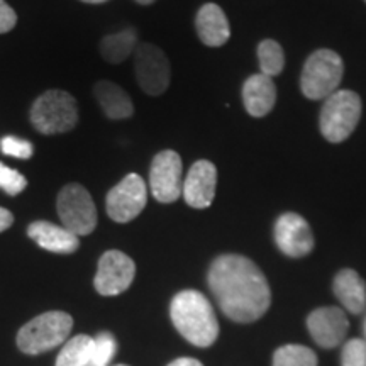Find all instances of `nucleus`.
I'll use <instances>...</instances> for the list:
<instances>
[{"instance_id": "obj_3", "label": "nucleus", "mask_w": 366, "mask_h": 366, "mask_svg": "<svg viewBox=\"0 0 366 366\" xmlns=\"http://www.w3.org/2000/svg\"><path fill=\"white\" fill-rule=\"evenodd\" d=\"M31 122L41 134L68 132L79 122V105L71 94L65 90H46L31 107Z\"/></svg>"}, {"instance_id": "obj_20", "label": "nucleus", "mask_w": 366, "mask_h": 366, "mask_svg": "<svg viewBox=\"0 0 366 366\" xmlns=\"http://www.w3.org/2000/svg\"><path fill=\"white\" fill-rule=\"evenodd\" d=\"M137 48V33L132 27L121 31V33L109 34L100 41V54L107 63L117 65L131 56Z\"/></svg>"}, {"instance_id": "obj_27", "label": "nucleus", "mask_w": 366, "mask_h": 366, "mask_svg": "<svg viewBox=\"0 0 366 366\" xmlns=\"http://www.w3.org/2000/svg\"><path fill=\"white\" fill-rule=\"evenodd\" d=\"M341 366H366V341H347L342 347Z\"/></svg>"}, {"instance_id": "obj_16", "label": "nucleus", "mask_w": 366, "mask_h": 366, "mask_svg": "<svg viewBox=\"0 0 366 366\" xmlns=\"http://www.w3.org/2000/svg\"><path fill=\"white\" fill-rule=\"evenodd\" d=\"M242 102L251 117H264L273 111L277 102V86L273 79L256 73L242 85Z\"/></svg>"}, {"instance_id": "obj_14", "label": "nucleus", "mask_w": 366, "mask_h": 366, "mask_svg": "<svg viewBox=\"0 0 366 366\" xmlns=\"http://www.w3.org/2000/svg\"><path fill=\"white\" fill-rule=\"evenodd\" d=\"M347 317L340 307H320L310 312L307 317V329L314 341L322 347H336L345 340Z\"/></svg>"}, {"instance_id": "obj_6", "label": "nucleus", "mask_w": 366, "mask_h": 366, "mask_svg": "<svg viewBox=\"0 0 366 366\" xmlns=\"http://www.w3.org/2000/svg\"><path fill=\"white\" fill-rule=\"evenodd\" d=\"M345 65L340 54L332 49H317L305 61L300 76L302 94L310 100H326L337 90Z\"/></svg>"}, {"instance_id": "obj_1", "label": "nucleus", "mask_w": 366, "mask_h": 366, "mask_svg": "<svg viewBox=\"0 0 366 366\" xmlns=\"http://www.w3.org/2000/svg\"><path fill=\"white\" fill-rule=\"evenodd\" d=\"M207 283L224 315L234 322H254L272 304L267 277L246 256H217L209 268Z\"/></svg>"}, {"instance_id": "obj_7", "label": "nucleus", "mask_w": 366, "mask_h": 366, "mask_svg": "<svg viewBox=\"0 0 366 366\" xmlns=\"http://www.w3.org/2000/svg\"><path fill=\"white\" fill-rule=\"evenodd\" d=\"M56 207L63 227L75 236H89L97 227V209L94 199L80 183L63 187L58 194Z\"/></svg>"}, {"instance_id": "obj_8", "label": "nucleus", "mask_w": 366, "mask_h": 366, "mask_svg": "<svg viewBox=\"0 0 366 366\" xmlns=\"http://www.w3.org/2000/svg\"><path fill=\"white\" fill-rule=\"evenodd\" d=\"M134 70L136 79L144 94L163 95L168 90L172 80L170 61L167 54L158 46L143 43L137 44L134 51Z\"/></svg>"}, {"instance_id": "obj_18", "label": "nucleus", "mask_w": 366, "mask_h": 366, "mask_svg": "<svg viewBox=\"0 0 366 366\" xmlns=\"http://www.w3.org/2000/svg\"><path fill=\"white\" fill-rule=\"evenodd\" d=\"M334 294L351 314H361L366 307V283L355 269L345 268L334 278Z\"/></svg>"}, {"instance_id": "obj_31", "label": "nucleus", "mask_w": 366, "mask_h": 366, "mask_svg": "<svg viewBox=\"0 0 366 366\" xmlns=\"http://www.w3.org/2000/svg\"><path fill=\"white\" fill-rule=\"evenodd\" d=\"M81 2H85V4H104V2H107V0H81Z\"/></svg>"}, {"instance_id": "obj_33", "label": "nucleus", "mask_w": 366, "mask_h": 366, "mask_svg": "<svg viewBox=\"0 0 366 366\" xmlns=\"http://www.w3.org/2000/svg\"><path fill=\"white\" fill-rule=\"evenodd\" d=\"M365 336H366V319H365Z\"/></svg>"}, {"instance_id": "obj_10", "label": "nucleus", "mask_w": 366, "mask_h": 366, "mask_svg": "<svg viewBox=\"0 0 366 366\" xmlns=\"http://www.w3.org/2000/svg\"><path fill=\"white\" fill-rule=\"evenodd\" d=\"M182 172V158L177 151H162L153 158L149 168V189L158 202L172 204L180 199L183 192Z\"/></svg>"}, {"instance_id": "obj_15", "label": "nucleus", "mask_w": 366, "mask_h": 366, "mask_svg": "<svg viewBox=\"0 0 366 366\" xmlns=\"http://www.w3.org/2000/svg\"><path fill=\"white\" fill-rule=\"evenodd\" d=\"M27 236L46 251L58 254H71L80 248V237L48 221H36L27 227Z\"/></svg>"}, {"instance_id": "obj_30", "label": "nucleus", "mask_w": 366, "mask_h": 366, "mask_svg": "<svg viewBox=\"0 0 366 366\" xmlns=\"http://www.w3.org/2000/svg\"><path fill=\"white\" fill-rule=\"evenodd\" d=\"M168 366H204V365L195 358H178L175 361H172Z\"/></svg>"}, {"instance_id": "obj_4", "label": "nucleus", "mask_w": 366, "mask_h": 366, "mask_svg": "<svg viewBox=\"0 0 366 366\" xmlns=\"http://www.w3.org/2000/svg\"><path fill=\"white\" fill-rule=\"evenodd\" d=\"M73 319L61 310H49L24 324L17 334V346L22 353L39 355L53 350L70 336Z\"/></svg>"}, {"instance_id": "obj_19", "label": "nucleus", "mask_w": 366, "mask_h": 366, "mask_svg": "<svg viewBox=\"0 0 366 366\" xmlns=\"http://www.w3.org/2000/svg\"><path fill=\"white\" fill-rule=\"evenodd\" d=\"M94 95L102 109V112L109 119L121 121V119H129L134 114V105L127 92L109 80H100L94 86Z\"/></svg>"}, {"instance_id": "obj_26", "label": "nucleus", "mask_w": 366, "mask_h": 366, "mask_svg": "<svg viewBox=\"0 0 366 366\" xmlns=\"http://www.w3.org/2000/svg\"><path fill=\"white\" fill-rule=\"evenodd\" d=\"M0 149H2L4 154L7 157L17 158V159H29L33 157L34 148L29 141L21 139V137L16 136H6L0 141Z\"/></svg>"}, {"instance_id": "obj_32", "label": "nucleus", "mask_w": 366, "mask_h": 366, "mask_svg": "<svg viewBox=\"0 0 366 366\" xmlns=\"http://www.w3.org/2000/svg\"><path fill=\"white\" fill-rule=\"evenodd\" d=\"M137 4H141V6H149V4H153L154 0H136Z\"/></svg>"}, {"instance_id": "obj_22", "label": "nucleus", "mask_w": 366, "mask_h": 366, "mask_svg": "<svg viewBox=\"0 0 366 366\" xmlns=\"http://www.w3.org/2000/svg\"><path fill=\"white\" fill-rule=\"evenodd\" d=\"M258 59H259V73L273 76L280 75L283 66H285V54H283L282 46L273 39H264L258 46Z\"/></svg>"}, {"instance_id": "obj_5", "label": "nucleus", "mask_w": 366, "mask_h": 366, "mask_svg": "<svg viewBox=\"0 0 366 366\" xmlns=\"http://www.w3.org/2000/svg\"><path fill=\"white\" fill-rule=\"evenodd\" d=\"M361 99L353 90H336L320 109V132L329 143H342L353 134L361 117Z\"/></svg>"}, {"instance_id": "obj_11", "label": "nucleus", "mask_w": 366, "mask_h": 366, "mask_svg": "<svg viewBox=\"0 0 366 366\" xmlns=\"http://www.w3.org/2000/svg\"><path fill=\"white\" fill-rule=\"evenodd\" d=\"M136 277V264L126 253L111 249L99 259L95 288L100 295L114 297L126 292Z\"/></svg>"}, {"instance_id": "obj_9", "label": "nucleus", "mask_w": 366, "mask_h": 366, "mask_svg": "<svg viewBox=\"0 0 366 366\" xmlns=\"http://www.w3.org/2000/svg\"><path fill=\"white\" fill-rule=\"evenodd\" d=\"M148 202V189L137 173H129L107 194L105 209L112 221L126 224L143 212Z\"/></svg>"}, {"instance_id": "obj_28", "label": "nucleus", "mask_w": 366, "mask_h": 366, "mask_svg": "<svg viewBox=\"0 0 366 366\" xmlns=\"http://www.w3.org/2000/svg\"><path fill=\"white\" fill-rule=\"evenodd\" d=\"M17 24V16L6 0H0V34L12 31Z\"/></svg>"}, {"instance_id": "obj_12", "label": "nucleus", "mask_w": 366, "mask_h": 366, "mask_svg": "<svg viewBox=\"0 0 366 366\" xmlns=\"http://www.w3.org/2000/svg\"><path fill=\"white\" fill-rule=\"evenodd\" d=\"M274 242L283 254L304 258L314 249V234L309 222L295 212H285L274 222Z\"/></svg>"}, {"instance_id": "obj_25", "label": "nucleus", "mask_w": 366, "mask_h": 366, "mask_svg": "<svg viewBox=\"0 0 366 366\" xmlns=\"http://www.w3.org/2000/svg\"><path fill=\"white\" fill-rule=\"evenodd\" d=\"M26 187V177H22L14 168H9L4 163H0V189L6 192L7 195H19L21 192H24Z\"/></svg>"}, {"instance_id": "obj_13", "label": "nucleus", "mask_w": 366, "mask_h": 366, "mask_svg": "<svg viewBox=\"0 0 366 366\" xmlns=\"http://www.w3.org/2000/svg\"><path fill=\"white\" fill-rule=\"evenodd\" d=\"M217 168L209 159H199L192 164L183 180V199L194 209H207L216 197Z\"/></svg>"}, {"instance_id": "obj_35", "label": "nucleus", "mask_w": 366, "mask_h": 366, "mask_svg": "<svg viewBox=\"0 0 366 366\" xmlns=\"http://www.w3.org/2000/svg\"><path fill=\"white\" fill-rule=\"evenodd\" d=\"M365 2H366V0H365Z\"/></svg>"}, {"instance_id": "obj_21", "label": "nucleus", "mask_w": 366, "mask_h": 366, "mask_svg": "<svg viewBox=\"0 0 366 366\" xmlns=\"http://www.w3.org/2000/svg\"><path fill=\"white\" fill-rule=\"evenodd\" d=\"M92 350H94V337L79 334L65 342L56 358V366H89Z\"/></svg>"}, {"instance_id": "obj_2", "label": "nucleus", "mask_w": 366, "mask_h": 366, "mask_svg": "<svg viewBox=\"0 0 366 366\" xmlns=\"http://www.w3.org/2000/svg\"><path fill=\"white\" fill-rule=\"evenodd\" d=\"M172 322L178 332L194 346L209 347L219 336V322L212 304L197 290H183L173 297Z\"/></svg>"}, {"instance_id": "obj_34", "label": "nucleus", "mask_w": 366, "mask_h": 366, "mask_svg": "<svg viewBox=\"0 0 366 366\" xmlns=\"http://www.w3.org/2000/svg\"><path fill=\"white\" fill-rule=\"evenodd\" d=\"M114 366H127V365H114Z\"/></svg>"}, {"instance_id": "obj_24", "label": "nucleus", "mask_w": 366, "mask_h": 366, "mask_svg": "<svg viewBox=\"0 0 366 366\" xmlns=\"http://www.w3.org/2000/svg\"><path fill=\"white\" fill-rule=\"evenodd\" d=\"M117 351L116 337L111 332H100L94 337V350L89 366H109Z\"/></svg>"}, {"instance_id": "obj_17", "label": "nucleus", "mask_w": 366, "mask_h": 366, "mask_svg": "<svg viewBox=\"0 0 366 366\" xmlns=\"http://www.w3.org/2000/svg\"><path fill=\"white\" fill-rule=\"evenodd\" d=\"M195 27L199 39L210 48H219L231 38L229 21L217 4H205L199 9L195 17Z\"/></svg>"}, {"instance_id": "obj_23", "label": "nucleus", "mask_w": 366, "mask_h": 366, "mask_svg": "<svg viewBox=\"0 0 366 366\" xmlns=\"http://www.w3.org/2000/svg\"><path fill=\"white\" fill-rule=\"evenodd\" d=\"M273 366H317V356L307 346L287 345L274 351Z\"/></svg>"}, {"instance_id": "obj_29", "label": "nucleus", "mask_w": 366, "mask_h": 366, "mask_svg": "<svg viewBox=\"0 0 366 366\" xmlns=\"http://www.w3.org/2000/svg\"><path fill=\"white\" fill-rule=\"evenodd\" d=\"M12 222H14L12 212H9L7 209L0 207V232L7 231V229L12 226Z\"/></svg>"}]
</instances>
